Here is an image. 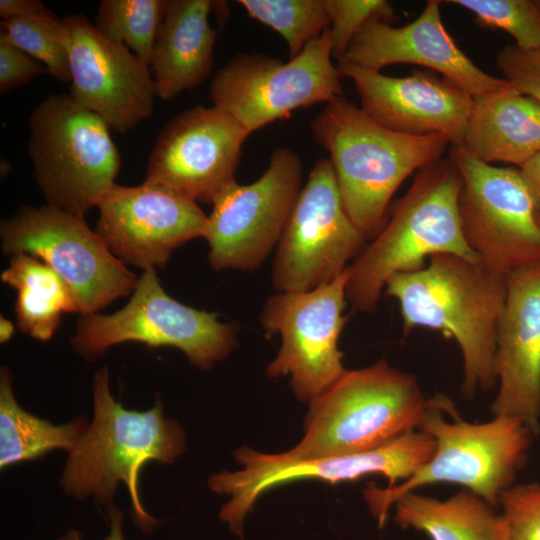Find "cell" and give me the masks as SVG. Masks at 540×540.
<instances>
[{
  "label": "cell",
  "instance_id": "1",
  "mask_svg": "<svg viewBox=\"0 0 540 540\" xmlns=\"http://www.w3.org/2000/svg\"><path fill=\"white\" fill-rule=\"evenodd\" d=\"M384 293L398 301L404 337L422 327L455 339L462 355L460 389L465 398L495 386L496 338L507 276L480 261L440 253L417 271L392 276Z\"/></svg>",
  "mask_w": 540,
  "mask_h": 540
},
{
  "label": "cell",
  "instance_id": "2",
  "mask_svg": "<svg viewBox=\"0 0 540 540\" xmlns=\"http://www.w3.org/2000/svg\"><path fill=\"white\" fill-rule=\"evenodd\" d=\"M328 153L344 208L366 241L382 230L391 198L414 171L441 159L443 134L408 135L387 129L341 96L310 123Z\"/></svg>",
  "mask_w": 540,
  "mask_h": 540
},
{
  "label": "cell",
  "instance_id": "3",
  "mask_svg": "<svg viewBox=\"0 0 540 540\" xmlns=\"http://www.w3.org/2000/svg\"><path fill=\"white\" fill-rule=\"evenodd\" d=\"M92 387L93 421L68 452L61 484L67 494L78 499L92 495L108 508L119 483H125L134 520L149 532L157 521L140 499L141 470L149 461L172 464L185 450L184 431L164 416L160 399L147 411L123 407L111 394L107 367L96 371Z\"/></svg>",
  "mask_w": 540,
  "mask_h": 540
},
{
  "label": "cell",
  "instance_id": "4",
  "mask_svg": "<svg viewBox=\"0 0 540 540\" xmlns=\"http://www.w3.org/2000/svg\"><path fill=\"white\" fill-rule=\"evenodd\" d=\"M442 400V393L428 399L418 426L435 442L431 458L405 481L384 488L371 483L363 492L380 528L401 495L430 484H457L499 507L501 496L527 463L535 435L522 421L493 416L487 422H469L448 396L444 408Z\"/></svg>",
  "mask_w": 540,
  "mask_h": 540
},
{
  "label": "cell",
  "instance_id": "5",
  "mask_svg": "<svg viewBox=\"0 0 540 540\" xmlns=\"http://www.w3.org/2000/svg\"><path fill=\"white\" fill-rule=\"evenodd\" d=\"M461 188V174L449 156L418 170L390 221L347 268L352 309L373 312L392 276L423 268L435 254L480 261L462 232Z\"/></svg>",
  "mask_w": 540,
  "mask_h": 540
},
{
  "label": "cell",
  "instance_id": "6",
  "mask_svg": "<svg viewBox=\"0 0 540 540\" xmlns=\"http://www.w3.org/2000/svg\"><path fill=\"white\" fill-rule=\"evenodd\" d=\"M428 404L412 374L384 360L346 370L310 403L296 460L360 453L418 429Z\"/></svg>",
  "mask_w": 540,
  "mask_h": 540
},
{
  "label": "cell",
  "instance_id": "7",
  "mask_svg": "<svg viewBox=\"0 0 540 540\" xmlns=\"http://www.w3.org/2000/svg\"><path fill=\"white\" fill-rule=\"evenodd\" d=\"M109 131L69 94L51 95L34 108L28 154L47 205L84 217L116 184L121 159Z\"/></svg>",
  "mask_w": 540,
  "mask_h": 540
},
{
  "label": "cell",
  "instance_id": "8",
  "mask_svg": "<svg viewBox=\"0 0 540 540\" xmlns=\"http://www.w3.org/2000/svg\"><path fill=\"white\" fill-rule=\"evenodd\" d=\"M237 331L235 324L220 322L216 313L186 306L170 297L155 269H147L122 309L109 315L81 316L71 345L90 361L124 342L171 346L181 350L192 365L208 370L237 346Z\"/></svg>",
  "mask_w": 540,
  "mask_h": 540
},
{
  "label": "cell",
  "instance_id": "9",
  "mask_svg": "<svg viewBox=\"0 0 540 540\" xmlns=\"http://www.w3.org/2000/svg\"><path fill=\"white\" fill-rule=\"evenodd\" d=\"M330 29L283 62L260 53H239L214 74L213 106L250 134L292 112L343 96L341 75L332 63Z\"/></svg>",
  "mask_w": 540,
  "mask_h": 540
},
{
  "label": "cell",
  "instance_id": "10",
  "mask_svg": "<svg viewBox=\"0 0 540 540\" xmlns=\"http://www.w3.org/2000/svg\"><path fill=\"white\" fill-rule=\"evenodd\" d=\"M434 448L433 438L418 429L372 450L314 459L296 460L284 453L265 454L241 447L235 452V458L242 469L212 475L209 487L218 494L230 496L221 508L220 518L242 537L248 512L256 500L273 487L303 479L334 484L372 474L387 478L391 487L411 477L431 458Z\"/></svg>",
  "mask_w": 540,
  "mask_h": 540
},
{
  "label": "cell",
  "instance_id": "11",
  "mask_svg": "<svg viewBox=\"0 0 540 540\" xmlns=\"http://www.w3.org/2000/svg\"><path fill=\"white\" fill-rule=\"evenodd\" d=\"M1 250L39 258L71 288L79 313H98L134 292L138 278L107 248L84 217L43 205L23 206L0 226Z\"/></svg>",
  "mask_w": 540,
  "mask_h": 540
},
{
  "label": "cell",
  "instance_id": "12",
  "mask_svg": "<svg viewBox=\"0 0 540 540\" xmlns=\"http://www.w3.org/2000/svg\"><path fill=\"white\" fill-rule=\"evenodd\" d=\"M449 157L462 177V232L480 262L505 276L540 263V225L520 169L485 163L462 145Z\"/></svg>",
  "mask_w": 540,
  "mask_h": 540
},
{
  "label": "cell",
  "instance_id": "13",
  "mask_svg": "<svg viewBox=\"0 0 540 540\" xmlns=\"http://www.w3.org/2000/svg\"><path fill=\"white\" fill-rule=\"evenodd\" d=\"M367 241L348 216L329 158L313 165L276 246L272 284L305 292L340 276Z\"/></svg>",
  "mask_w": 540,
  "mask_h": 540
},
{
  "label": "cell",
  "instance_id": "14",
  "mask_svg": "<svg viewBox=\"0 0 540 540\" xmlns=\"http://www.w3.org/2000/svg\"><path fill=\"white\" fill-rule=\"evenodd\" d=\"M347 269L332 282L305 292H278L264 304L260 324L281 347L267 366L271 378L290 377L296 398L311 403L346 371L338 340L347 321Z\"/></svg>",
  "mask_w": 540,
  "mask_h": 540
},
{
  "label": "cell",
  "instance_id": "15",
  "mask_svg": "<svg viewBox=\"0 0 540 540\" xmlns=\"http://www.w3.org/2000/svg\"><path fill=\"white\" fill-rule=\"evenodd\" d=\"M303 164L275 148L268 168L248 185L237 182L213 203L205 239L214 270L253 271L277 246L301 190Z\"/></svg>",
  "mask_w": 540,
  "mask_h": 540
},
{
  "label": "cell",
  "instance_id": "16",
  "mask_svg": "<svg viewBox=\"0 0 540 540\" xmlns=\"http://www.w3.org/2000/svg\"><path fill=\"white\" fill-rule=\"evenodd\" d=\"M60 36L68 53L74 101L118 133L151 116L157 96L146 62L106 38L81 14L62 18Z\"/></svg>",
  "mask_w": 540,
  "mask_h": 540
},
{
  "label": "cell",
  "instance_id": "17",
  "mask_svg": "<svg viewBox=\"0 0 540 540\" xmlns=\"http://www.w3.org/2000/svg\"><path fill=\"white\" fill-rule=\"evenodd\" d=\"M250 133L211 106H195L169 120L156 138L145 180L195 201L213 204L236 183L242 146Z\"/></svg>",
  "mask_w": 540,
  "mask_h": 540
},
{
  "label": "cell",
  "instance_id": "18",
  "mask_svg": "<svg viewBox=\"0 0 540 540\" xmlns=\"http://www.w3.org/2000/svg\"><path fill=\"white\" fill-rule=\"evenodd\" d=\"M95 232L124 264L164 268L186 242L205 237L208 216L197 202L161 184L110 188L97 205Z\"/></svg>",
  "mask_w": 540,
  "mask_h": 540
},
{
  "label": "cell",
  "instance_id": "19",
  "mask_svg": "<svg viewBox=\"0 0 540 540\" xmlns=\"http://www.w3.org/2000/svg\"><path fill=\"white\" fill-rule=\"evenodd\" d=\"M336 67L353 81L361 108L383 127L408 135L443 134L451 146L462 145L473 96L449 79L422 70L391 77L345 62Z\"/></svg>",
  "mask_w": 540,
  "mask_h": 540
},
{
  "label": "cell",
  "instance_id": "20",
  "mask_svg": "<svg viewBox=\"0 0 540 540\" xmlns=\"http://www.w3.org/2000/svg\"><path fill=\"white\" fill-rule=\"evenodd\" d=\"M498 391L493 416L522 421L540 433V263L507 276V296L496 338Z\"/></svg>",
  "mask_w": 540,
  "mask_h": 540
},
{
  "label": "cell",
  "instance_id": "21",
  "mask_svg": "<svg viewBox=\"0 0 540 540\" xmlns=\"http://www.w3.org/2000/svg\"><path fill=\"white\" fill-rule=\"evenodd\" d=\"M442 1L429 0L411 23L392 27L374 19L352 40L339 62L380 71L397 63L416 64L437 71L473 97L511 86L476 66L456 45L442 22Z\"/></svg>",
  "mask_w": 540,
  "mask_h": 540
},
{
  "label": "cell",
  "instance_id": "22",
  "mask_svg": "<svg viewBox=\"0 0 540 540\" xmlns=\"http://www.w3.org/2000/svg\"><path fill=\"white\" fill-rule=\"evenodd\" d=\"M210 0H167L150 62L156 96L173 101L206 80L212 71L216 31Z\"/></svg>",
  "mask_w": 540,
  "mask_h": 540
},
{
  "label": "cell",
  "instance_id": "23",
  "mask_svg": "<svg viewBox=\"0 0 540 540\" xmlns=\"http://www.w3.org/2000/svg\"><path fill=\"white\" fill-rule=\"evenodd\" d=\"M462 146L485 163L521 168L540 153V103L512 85L473 97Z\"/></svg>",
  "mask_w": 540,
  "mask_h": 540
},
{
  "label": "cell",
  "instance_id": "24",
  "mask_svg": "<svg viewBox=\"0 0 540 540\" xmlns=\"http://www.w3.org/2000/svg\"><path fill=\"white\" fill-rule=\"evenodd\" d=\"M393 507L394 521L401 528L420 531L430 540H508L497 507L464 488L444 500L410 491Z\"/></svg>",
  "mask_w": 540,
  "mask_h": 540
},
{
  "label": "cell",
  "instance_id": "25",
  "mask_svg": "<svg viewBox=\"0 0 540 540\" xmlns=\"http://www.w3.org/2000/svg\"><path fill=\"white\" fill-rule=\"evenodd\" d=\"M1 280L17 291L18 329L40 341L51 339L61 325L63 313H79L67 282L37 257L20 252L10 258Z\"/></svg>",
  "mask_w": 540,
  "mask_h": 540
},
{
  "label": "cell",
  "instance_id": "26",
  "mask_svg": "<svg viewBox=\"0 0 540 540\" xmlns=\"http://www.w3.org/2000/svg\"><path fill=\"white\" fill-rule=\"evenodd\" d=\"M86 417L70 423L54 425L25 410L17 403L12 387V374L1 368L0 374V466L38 458L54 449L69 452L86 427Z\"/></svg>",
  "mask_w": 540,
  "mask_h": 540
},
{
  "label": "cell",
  "instance_id": "27",
  "mask_svg": "<svg viewBox=\"0 0 540 540\" xmlns=\"http://www.w3.org/2000/svg\"><path fill=\"white\" fill-rule=\"evenodd\" d=\"M167 0H102L94 25L150 65Z\"/></svg>",
  "mask_w": 540,
  "mask_h": 540
},
{
  "label": "cell",
  "instance_id": "28",
  "mask_svg": "<svg viewBox=\"0 0 540 540\" xmlns=\"http://www.w3.org/2000/svg\"><path fill=\"white\" fill-rule=\"evenodd\" d=\"M238 4L285 40L289 58L299 55L331 24L326 0H239Z\"/></svg>",
  "mask_w": 540,
  "mask_h": 540
},
{
  "label": "cell",
  "instance_id": "29",
  "mask_svg": "<svg viewBox=\"0 0 540 540\" xmlns=\"http://www.w3.org/2000/svg\"><path fill=\"white\" fill-rule=\"evenodd\" d=\"M61 20L52 11L2 20L0 42L38 60L57 80L70 82L68 53L60 36Z\"/></svg>",
  "mask_w": 540,
  "mask_h": 540
},
{
  "label": "cell",
  "instance_id": "30",
  "mask_svg": "<svg viewBox=\"0 0 540 540\" xmlns=\"http://www.w3.org/2000/svg\"><path fill=\"white\" fill-rule=\"evenodd\" d=\"M475 15L477 24L509 33L524 51L540 50V9L531 0H448Z\"/></svg>",
  "mask_w": 540,
  "mask_h": 540
},
{
  "label": "cell",
  "instance_id": "31",
  "mask_svg": "<svg viewBox=\"0 0 540 540\" xmlns=\"http://www.w3.org/2000/svg\"><path fill=\"white\" fill-rule=\"evenodd\" d=\"M330 16L332 57L341 61L354 37L370 21L389 23L394 19L392 5L385 0H326Z\"/></svg>",
  "mask_w": 540,
  "mask_h": 540
},
{
  "label": "cell",
  "instance_id": "32",
  "mask_svg": "<svg viewBox=\"0 0 540 540\" xmlns=\"http://www.w3.org/2000/svg\"><path fill=\"white\" fill-rule=\"evenodd\" d=\"M508 540H540V484L512 485L499 500Z\"/></svg>",
  "mask_w": 540,
  "mask_h": 540
},
{
  "label": "cell",
  "instance_id": "33",
  "mask_svg": "<svg viewBox=\"0 0 540 540\" xmlns=\"http://www.w3.org/2000/svg\"><path fill=\"white\" fill-rule=\"evenodd\" d=\"M496 64L519 93L540 103V50L524 51L506 46L496 56Z\"/></svg>",
  "mask_w": 540,
  "mask_h": 540
},
{
  "label": "cell",
  "instance_id": "34",
  "mask_svg": "<svg viewBox=\"0 0 540 540\" xmlns=\"http://www.w3.org/2000/svg\"><path fill=\"white\" fill-rule=\"evenodd\" d=\"M48 73L46 67L26 52L0 42V93L21 87L34 78Z\"/></svg>",
  "mask_w": 540,
  "mask_h": 540
},
{
  "label": "cell",
  "instance_id": "35",
  "mask_svg": "<svg viewBox=\"0 0 540 540\" xmlns=\"http://www.w3.org/2000/svg\"><path fill=\"white\" fill-rule=\"evenodd\" d=\"M50 10L43 2L38 0H1L0 1V16L2 20L41 15L48 13Z\"/></svg>",
  "mask_w": 540,
  "mask_h": 540
},
{
  "label": "cell",
  "instance_id": "36",
  "mask_svg": "<svg viewBox=\"0 0 540 540\" xmlns=\"http://www.w3.org/2000/svg\"><path fill=\"white\" fill-rule=\"evenodd\" d=\"M519 169L532 197L536 213L540 215V153Z\"/></svg>",
  "mask_w": 540,
  "mask_h": 540
},
{
  "label": "cell",
  "instance_id": "37",
  "mask_svg": "<svg viewBox=\"0 0 540 540\" xmlns=\"http://www.w3.org/2000/svg\"><path fill=\"white\" fill-rule=\"evenodd\" d=\"M107 512L109 515L110 525L109 534L105 540H125L122 532L123 513L117 509L114 504L107 508ZM58 540H81V535L75 530H70Z\"/></svg>",
  "mask_w": 540,
  "mask_h": 540
},
{
  "label": "cell",
  "instance_id": "38",
  "mask_svg": "<svg viewBox=\"0 0 540 540\" xmlns=\"http://www.w3.org/2000/svg\"><path fill=\"white\" fill-rule=\"evenodd\" d=\"M14 333V325L11 321L1 316L0 318V342L6 343Z\"/></svg>",
  "mask_w": 540,
  "mask_h": 540
},
{
  "label": "cell",
  "instance_id": "39",
  "mask_svg": "<svg viewBox=\"0 0 540 540\" xmlns=\"http://www.w3.org/2000/svg\"><path fill=\"white\" fill-rule=\"evenodd\" d=\"M535 3H536V5L539 7V9H540V0H535Z\"/></svg>",
  "mask_w": 540,
  "mask_h": 540
},
{
  "label": "cell",
  "instance_id": "40",
  "mask_svg": "<svg viewBox=\"0 0 540 540\" xmlns=\"http://www.w3.org/2000/svg\"><path fill=\"white\" fill-rule=\"evenodd\" d=\"M537 221H538V224L540 225V215L537 214Z\"/></svg>",
  "mask_w": 540,
  "mask_h": 540
}]
</instances>
